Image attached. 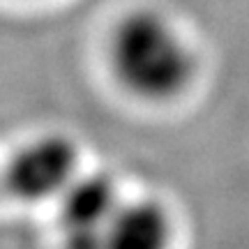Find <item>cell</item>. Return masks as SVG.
Here are the masks:
<instances>
[{
	"instance_id": "6da1fadb",
	"label": "cell",
	"mask_w": 249,
	"mask_h": 249,
	"mask_svg": "<svg viewBox=\"0 0 249 249\" xmlns=\"http://www.w3.org/2000/svg\"><path fill=\"white\" fill-rule=\"evenodd\" d=\"M108 58L116 79L134 97L173 99L189 86L194 58L166 17L150 9L132 12L111 35Z\"/></svg>"
},
{
	"instance_id": "7a4b0ae2",
	"label": "cell",
	"mask_w": 249,
	"mask_h": 249,
	"mask_svg": "<svg viewBox=\"0 0 249 249\" xmlns=\"http://www.w3.org/2000/svg\"><path fill=\"white\" fill-rule=\"evenodd\" d=\"M76 178V150L65 136H39L9 160L2 173L7 194L23 203L60 198Z\"/></svg>"
},
{
	"instance_id": "3957f363",
	"label": "cell",
	"mask_w": 249,
	"mask_h": 249,
	"mask_svg": "<svg viewBox=\"0 0 249 249\" xmlns=\"http://www.w3.org/2000/svg\"><path fill=\"white\" fill-rule=\"evenodd\" d=\"M120 198L102 173L74 178L60 196V231L65 249H104V233Z\"/></svg>"
},
{
	"instance_id": "277c9868",
	"label": "cell",
	"mask_w": 249,
	"mask_h": 249,
	"mask_svg": "<svg viewBox=\"0 0 249 249\" xmlns=\"http://www.w3.org/2000/svg\"><path fill=\"white\" fill-rule=\"evenodd\" d=\"M169 217L152 201L120 203L104 233V249H166Z\"/></svg>"
}]
</instances>
